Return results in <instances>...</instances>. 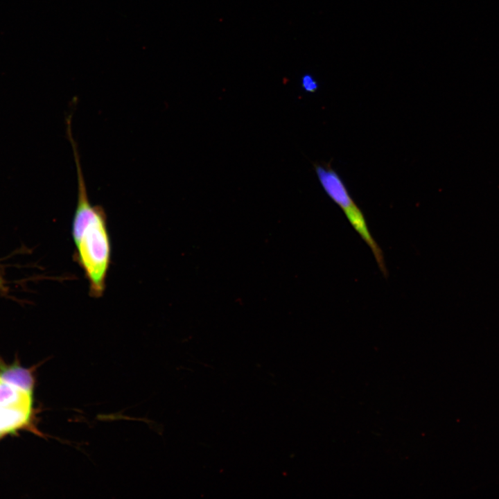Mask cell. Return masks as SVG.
Listing matches in <instances>:
<instances>
[{"label":"cell","instance_id":"6da1fadb","mask_svg":"<svg viewBox=\"0 0 499 499\" xmlns=\"http://www.w3.org/2000/svg\"><path fill=\"white\" fill-rule=\"evenodd\" d=\"M69 137L78 180V198L71 231L75 247L73 258L88 281L89 295L99 298L105 290L111 263L112 247L107 216L101 206L94 205L89 200L77 145L72 134Z\"/></svg>","mask_w":499,"mask_h":499},{"label":"cell","instance_id":"7a4b0ae2","mask_svg":"<svg viewBox=\"0 0 499 499\" xmlns=\"http://www.w3.org/2000/svg\"><path fill=\"white\" fill-rule=\"evenodd\" d=\"M314 168L323 189L342 209L351 226L371 250L379 268L386 276L382 250L372 237L362 211L349 195L341 177L329 164H315Z\"/></svg>","mask_w":499,"mask_h":499},{"label":"cell","instance_id":"3957f363","mask_svg":"<svg viewBox=\"0 0 499 499\" xmlns=\"http://www.w3.org/2000/svg\"><path fill=\"white\" fill-rule=\"evenodd\" d=\"M33 405H0V437L32 428Z\"/></svg>","mask_w":499,"mask_h":499},{"label":"cell","instance_id":"277c9868","mask_svg":"<svg viewBox=\"0 0 499 499\" xmlns=\"http://www.w3.org/2000/svg\"><path fill=\"white\" fill-rule=\"evenodd\" d=\"M31 371L22 367L18 361L8 365L0 357V378L26 390L33 392L35 381Z\"/></svg>","mask_w":499,"mask_h":499},{"label":"cell","instance_id":"5b68a950","mask_svg":"<svg viewBox=\"0 0 499 499\" xmlns=\"http://www.w3.org/2000/svg\"><path fill=\"white\" fill-rule=\"evenodd\" d=\"M301 86L306 92L309 93H314L318 89L317 82L309 74H306L302 77Z\"/></svg>","mask_w":499,"mask_h":499},{"label":"cell","instance_id":"8992f818","mask_svg":"<svg viewBox=\"0 0 499 499\" xmlns=\"http://www.w3.org/2000/svg\"><path fill=\"white\" fill-rule=\"evenodd\" d=\"M4 284H5V281H4L3 279L2 278V277L0 275V289H3L5 288Z\"/></svg>","mask_w":499,"mask_h":499}]
</instances>
